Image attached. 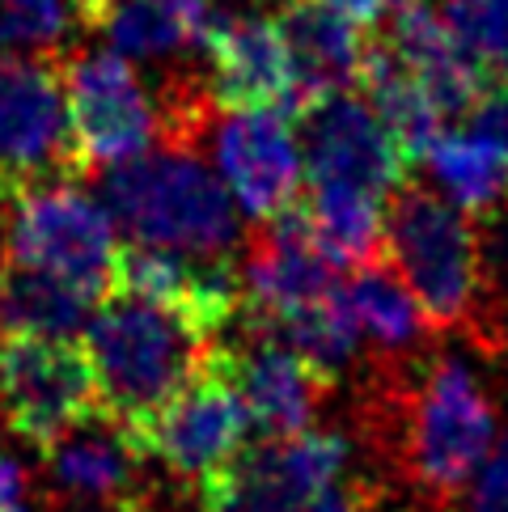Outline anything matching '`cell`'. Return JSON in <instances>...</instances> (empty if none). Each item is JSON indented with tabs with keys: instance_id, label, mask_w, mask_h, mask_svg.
Segmentation results:
<instances>
[{
	"instance_id": "cell-1",
	"label": "cell",
	"mask_w": 508,
	"mask_h": 512,
	"mask_svg": "<svg viewBox=\"0 0 508 512\" xmlns=\"http://www.w3.org/2000/svg\"><path fill=\"white\" fill-rule=\"evenodd\" d=\"M381 415L398 462L432 500H453L496 445V407L458 356L381 360Z\"/></svg>"
},
{
	"instance_id": "cell-2",
	"label": "cell",
	"mask_w": 508,
	"mask_h": 512,
	"mask_svg": "<svg viewBox=\"0 0 508 512\" xmlns=\"http://www.w3.org/2000/svg\"><path fill=\"white\" fill-rule=\"evenodd\" d=\"M212 326L183 305L111 288L85 322V360L94 369L98 407L140 428L161 402L208 369Z\"/></svg>"
},
{
	"instance_id": "cell-3",
	"label": "cell",
	"mask_w": 508,
	"mask_h": 512,
	"mask_svg": "<svg viewBox=\"0 0 508 512\" xmlns=\"http://www.w3.org/2000/svg\"><path fill=\"white\" fill-rule=\"evenodd\" d=\"M102 195L106 212L136 237V246L174 250L187 259H229L238 246L233 195L195 149L157 144L106 170Z\"/></svg>"
},
{
	"instance_id": "cell-4",
	"label": "cell",
	"mask_w": 508,
	"mask_h": 512,
	"mask_svg": "<svg viewBox=\"0 0 508 512\" xmlns=\"http://www.w3.org/2000/svg\"><path fill=\"white\" fill-rule=\"evenodd\" d=\"M381 254L420 301L432 331H453L479 305V229L411 174L390 191Z\"/></svg>"
},
{
	"instance_id": "cell-5",
	"label": "cell",
	"mask_w": 508,
	"mask_h": 512,
	"mask_svg": "<svg viewBox=\"0 0 508 512\" xmlns=\"http://www.w3.org/2000/svg\"><path fill=\"white\" fill-rule=\"evenodd\" d=\"M0 259L51 271L102 301L115 288L119 225L77 182H43L9 195Z\"/></svg>"
},
{
	"instance_id": "cell-6",
	"label": "cell",
	"mask_w": 508,
	"mask_h": 512,
	"mask_svg": "<svg viewBox=\"0 0 508 512\" xmlns=\"http://www.w3.org/2000/svg\"><path fill=\"white\" fill-rule=\"evenodd\" d=\"M60 72L77 174L115 170L166 140L157 94L123 56L77 51V56H60Z\"/></svg>"
},
{
	"instance_id": "cell-7",
	"label": "cell",
	"mask_w": 508,
	"mask_h": 512,
	"mask_svg": "<svg viewBox=\"0 0 508 512\" xmlns=\"http://www.w3.org/2000/svg\"><path fill=\"white\" fill-rule=\"evenodd\" d=\"M77 178L60 56L0 51V199Z\"/></svg>"
},
{
	"instance_id": "cell-8",
	"label": "cell",
	"mask_w": 508,
	"mask_h": 512,
	"mask_svg": "<svg viewBox=\"0 0 508 512\" xmlns=\"http://www.w3.org/2000/svg\"><path fill=\"white\" fill-rule=\"evenodd\" d=\"M94 411V369L77 339L0 335V415L17 441L47 453Z\"/></svg>"
},
{
	"instance_id": "cell-9",
	"label": "cell",
	"mask_w": 508,
	"mask_h": 512,
	"mask_svg": "<svg viewBox=\"0 0 508 512\" xmlns=\"http://www.w3.org/2000/svg\"><path fill=\"white\" fill-rule=\"evenodd\" d=\"M348 466V441L339 432L267 436L242 445L229 462L199 483V512H305L322 487Z\"/></svg>"
},
{
	"instance_id": "cell-10",
	"label": "cell",
	"mask_w": 508,
	"mask_h": 512,
	"mask_svg": "<svg viewBox=\"0 0 508 512\" xmlns=\"http://www.w3.org/2000/svg\"><path fill=\"white\" fill-rule=\"evenodd\" d=\"M246 432H250L246 402L212 356L204 373H195L183 390L170 394L144 419L136 428V441L174 479L204 483L246 445Z\"/></svg>"
},
{
	"instance_id": "cell-11",
	"label": "cell",
	"mask_w": 508,
	"mask_h": 512,
	"mask_svg": "<svg viewBox=\"0 0 508 512\" xmlns=\"http://www.w3.org/2000/svg\"><path fill=\"white\" fill-rule=\"evenodd\" d=\"M305 182H343L373 195H390L411 174L407 153L373 115L365 98L331 89L293 111Z\"/></svg>"
},
{
	"instance_id": "cell-12",
	"label": "cell",
	"mask_w": 508,
	"mask_h": 512,
	"mask_svg": "<svg viewBox=\"0 0 508 512\" xmlns=\"http://www.w3.org/2000/svg\"><path fill=\"white\" fill-rule=\"evenodd\" d=\"M216 178L225 182L250 221H271L301 199V144L293 132V115L276 106H250V111H216L208 123Z\"/></svg>"
},
{
	"instance_id": "cell-13",
	"label": "cell",
	"mask_w": 508,
	"mask_h": 512,
	"mask_svg": "<svg viewBox=\"0 0 508 512\" xmlns=\"http://www.w3.org/2000/svg\"><path fill=\"white\" fill-rule=\"evenodd\" d=\"M238 322H242V335L238 339L221 335L212 356L229 373L233 386H238L250 428H259L263 436H293L314 428L326 386L310 373V364L293 347H284L263 322L246 318L242 309H238Z\"/></svg>"
},
{
	"instance_id": "cell-14",
	"label": "cell",
	"mask_w": 508,
	"mask_h": 512,
	"mask_svg": "<svg viewBox=\"0 0 508 512\" xmlns=\"http://www.w3.org/2000/svg\"><path fill=\"white\" fill-rule=\"evenodd\" d=\"M335 259L318 246V237L305 225L301 199L297 208L259 225V233L246 242L238 263V288H242V314L259 322H280L297 309L322 301L335 292Z\"/></svg>"
},
{
	"instance_id": "cell-15",
	"label": "cell",
	"mask_w": 508,
	"mask_h": 512,
	"mask_svg": "<svg viewBox=\"0 0 508 512\" xmlns=\"http://www.w3.org/2000/svg\"><path fill=\"white\" fill-rule=\"evenodd\" d=\"M51 487L85 508H115V512H149L144 504V462L149 453L136 441V428L106 415L102 407L85 415L77 428L64 432L47 453Z\"/></svg>"
},
{
	"instance_id": "cell-16",
	"label": "cell",
	"mask_w": 508,
	"mask_h": 512,
	"mask_svg": "<svg viewBox=\"0 0 508 512\" xmlns=\"http://www.w3.org/2000/svg\"><path fill=\"white\" fill-rule=\"evenodd\" d=\"M208 94L221 111H250V106H276V111H297V81L293 60H288L280 26L263 13H238L216 22L208 43Z\"/></svg>"
},
{
	"instance_id": "cell-17",
	"label": "cell",
	"mask_w": 508,
	"mask_h": 512,
	"mask_svg": "<svg viewBox=\"0 0 508 512\" xmlns=\"http://www.w3.org/2000/svg\"><path fill=\"white\" fill-rule=\"evenodd\" d=\"M216 22L212 0H102L85 17V26L106 39V47L123 60H183L191 51L204 56V43Z\"/></svg>"
},
{
	"instance_id": "cell-18",
	"label": "cell",
	"mask_w": 508,
	"mask_h": 512,
	"mask_svg": "<svg viewBox=\"0 0 508 512\" xmlns=\"http://www.w3.org/2000/svg\"><path fill=\"white\" fill-rule=\"evenodd\" d=\"M381 39H386L394 56L403 60L415 77H420L424 94L432 102V111L441 115V123L462 119L470 111V102L487 89L483 72L462 56L458 43L449 39L441 13L428 9L424 0L394 9V17H390V26H386Z\"/></svg>"
},
{
	"instance_id": "cell-19",
	"label": "cell",
	"mask_w": 508,
	"mask_h": 512,
	"mask_svg": "<svg viewBox=\"0 0 508 512\" xmlns=\"http://www.w3.org/2000/svg\"><path fill=\"white\" fill-rule=\"evenodd\" d=\"M276 26L284 34L288 60H293L297 106L318 94H331V89H348L356 81L360 56H365L369 43L365 26H356L322 5H310V0H288Z\"/></svg>"
},
{
	"instance_id": "cell-20",
	"label": "cell",
	"mask_w": 508,
	"mask_h": 512,
	"mask_svg": "<svg viewBox=\"0 0 508 512\" xmlns=\"http://www.w3.org/2000/svg\"><path fill=\"white\" fill-rule=\"evenodd\" d=\"M352 85L360 89V98L373 106V115L386 123V132L398 140V149L407 153L411 166L424 157L428 144L445 132V123L437 111H432L420 77L394 56L386 39L365 43V56H360Z\"/></svg>"
},
{
	"instance_id": "cell-21",
	"label": "cell",
	"mask_w": 508,
	"mask_h": 512,
	"mask_svg": "<svg viewBox=\"0 0 508 512\" xmlns=\"http://www.w3.org/2000/svg\"><path fill=\"white\" fill-rule=\"evenodd\" d=\"M98 297L51 271L0 259V335L77 339L94 314Z\"/></svg>"
},
{
	"instance_id": "cell-22",
	"label": "cell",
	"mask_w": 508,
	"mask_h": 512,
	"mask_svg": "<svg viewBox=\"0 0 508 512\" xmlns=\"http://www.w3.org/2000/svg\"><path fill=\"white\" fill-rule=\"evenodd\" d=\"M343 292H348L360 335L377 347L381 360H407L432 339V322L424 318L420 301L411 297V288L398 280V271L386 259L356 267Z\"/></svg>"
},
{
	"instance_id": "cell-23",
	"label": "cell",
	"mask_w": 508,
	"mask_h": 512,
	"mask_svg": "<svg viewBox=\"0 0 508 512\" xmlns=\"http://www.w3.org/2000/svg\"><path fill=\"white\" fill-rule=\"evenodd\" d=\"M386 195L343 187V182H310V195L301 199L305 225L318 237V246L343 267H365L381 259V233H386Z\"/></svg>"
},
{
	"instance_id": "cell-24",
	"label": "cell",
	"mask_w": 508,
	"mask_h": 512,
	"mask_svg": "<svg viewBox=\"0 0 508 512\" xmlns=\"http://www.w3.org/2000/svg\"><path fill=\"white\" fill-rule=\"evenodd\" d=\"M424 166L453 208L466 216H487L508 204V157L492 144L462 132H441L424 149Z\"/></svg>"
},
{
	"instance_id": "cell-25",
	"label": "cell",
	"mask_w": 508,
	"mask_h": 512,
	"mask_svg": "<svg viewBox=\"0 0 508 512\" xmlns=\"http://www.w3.org/2000/svg\"><path fill=\"white\" fill-rule=\"evenodd\" d=\"M254 322H259V318H254ZM263 326L284 347H293L305 364H310V373L322 381L326 390H331L335 381L352 369V360L360 352V326H356V314L348 305V292H343V284L335 292H326L322 301L305 305V309H297V314H288L280 322H263Z\"/></svg>"
},
{
	"instance_id": "cell-26",
	"label": "cell",
	"mask_w": 508,
	"mask_h": 512,
	"mask_svg": "<svg viewBox=\"0 0 508 512\" xmlns=\"http://www.w3.org/2000/svg\"><path fill=\"white\" fill-rule=\"evenodd\" d=\"M441 22L483 81H508V0H441Z\"/></svg>"
},
{
	"instance_id": "cell-27",
	"label": "cell",
	"mask_w": 508,
	"mask_h": 512,
	"mask_svg": "<svg viewBox=\"0 0 508 512\" xmlns=\"http://www.w3.org/2000/svg\"><path fill=\"white\" fill-rule=\"evenodd\" d=\"M64 30V0H0V51H56Z\"/></svg>"
},
{
	"instance_id": "cell-28",
	"label": "cell",
	"mask_w": 508,
	"mask_h": 512,
	"mask_svg": "<svg viewBox=\"0 0 508 512\" xmlns=\"http://www.w3.org/2000/svg\"><path fill=\"white\" fill-rule=\"evenodd\" d=\"M466 119V132L479 136L483 144H492L500 157H508V81H492L483 94L470 102Z\"/></svg>"
},
{
	"instance_id": "cell-29",
	"label": "cell",
	"mask_w": 508,
	"mask_h": 512,
	"mask_svg": "<svg viewBox=\"0 0 508 512\" xmlns=\"http://www.w3.org/2000/svg\"><path fill=\"white\" fill-rule=\"evenodd\" d=\"M470 512H508V436L492 445L470 479Z\"/></svg>"
},
{
	"instance_id": "cell-30",
	"label": "cell",
	"mask_w": 508,
	"mask_h": 512,
	"mask_svg": "<svg viewBox=\"0 0 508 512\" xmlns=\"http://www.w3.org/2000/svg\"><path fill=\"white\" fill-rule=\"evenodd\" d=\"M305 512H373V500L360 483H343V474H339L331 487H322L318 496L305 504Z\"/></svg>"
},
{
	"instance_id": "cell-31",
	"label": "cell",
	"mask_w": 508,
	"mask_h": 512,
	"mask_svg": "<svg viewBox=\"0 0 508 512\" xmlns=\"http://www.w3.org/2000/svg\"><path fill=\"white\" fill-rule=\"evenodd\" d=\"M310 5L331 9V13L348 17V22H356V26H377V17H381V9H386V0H310Z\"/></svg>"
},
{
	"instance_id": "cell-32",
	"label": "cell",
	"mask_w": 508,
	"mask_h": 512,
	"mask_svg": "<svg viewBox=\"0 0 508 512\" xmlns=\"http://www.w3.org/2000/svg\"><path fill=\"white\" fill-rule=\"evenodd\" d=\"M98 5H102V0H72V9H77V17H81V22H85V17L94 13Z\"/></svg>"
},
{
	"instance_id": "cell-33",
	"label": "cell",
	"mask_w": 508,
	"mask_h": 512,
	"mask_svg": "<svg viewBox=\"0 0 508 512\" xmlns=\"http://www.w3.org/2000/svg\"><path fill=\"white\" fill-rule=\"evenodd\" d=\"M496 347V360H500V369H504V381H508V339H500V343H492Z\"/></svg>"
},
{
	"instance_id": "cell-34",
	"label": "cell",
	"mask_w": 508,
	"mask_h": 512,
	"mask_svg": "<svg viewBox=\"0 0 508 512\" xmlns=\"http://www.w3.org/2000/svg\"><path fill=\"white\" fill-rule=\"evenodd\" d=\"M390 9H403V5H415V0H386Z\"/></svg>"
}]
</instances>
